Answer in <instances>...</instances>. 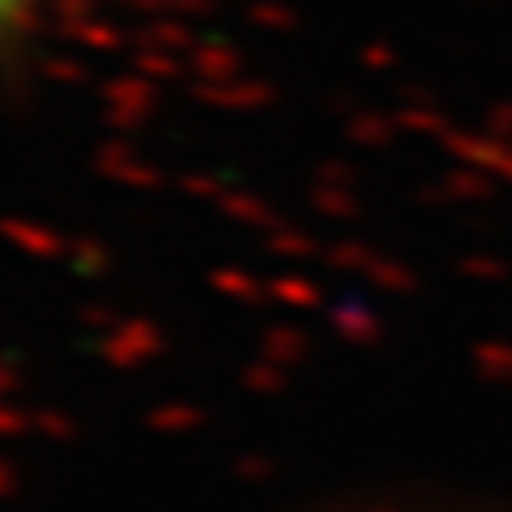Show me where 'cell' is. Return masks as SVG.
I'll use <instances>...</instances> for the list:
<instances>
[{
	"label": "cell",
	"mask_w": 512,
	"mask_h": 512,
	"mask_svg": "<svg viewBox=\"0 0 512 512\" xmlns=\"http://www.w3.org/2000/svg\"><path fill=\"white\" fill-rule=\"evenodd\" d=\"M39 0H0V39L9 35V30H18L30 13H35Z\"/></svg>",
	"instance_id": "6da1fadb"
}]
</instances>
